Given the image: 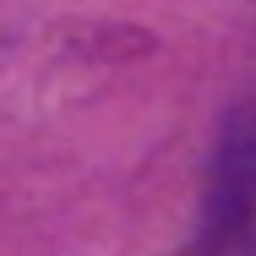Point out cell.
<instances>
[{
  "mask_svg": "<svg viewBox=\"0 0 256 256\" xmlns=\"http://www.w3.org/2000/svg\"><path fill=\"white\" fill-rule=\"evenodd\" d=\"M196 256H256V114H234L218 136Z\"/></svg>",
  "mask_w": 256,
  "mask_h": 256,
  "instance_id": "1",
  "label": "cell"
}]
</instances>
